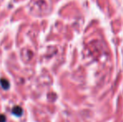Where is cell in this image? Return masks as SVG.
I'll return each instance as SVG.
<instances>
[{
	"label": "cell",
	"mask_w": 123,
	"mask_h": 122,
	"mask_svg": "<svg viewBox=\"0 0 123 122\" xmlns=\"http://www.w3.org/2000/svg\"><path fill=\"white\" fill-rule=\"evenodd\" d=\"M0 84H1V86L4 90H8L9 88V82L7 80H5V79H1L0 80Z\"/></svg>",
	"instance_id": "2"
},
{
	"label": "cell",
	"mask_w": 123,
	"mask_h": 122,
	"mask_svg": "<svg viewBox=\"0 0 123 122\" xmlns=\"http://www.w3.org/2000/svg\"><path fill=\"white\" fill-rule=\"evenodd\" d=\"M0 122H6V116L0 115Z\"/></svg>",
	"instance_id": "3"
},
{
	"label": "cell",
	"mask_w": 123,
	"mask_h": 122,
	"mask_svg": "<svg viewBox=\"0 0 123 122\" xmlns=\"http://www.w3.org/2000/svg\"><path fill=\"white\" fill-rule=\"evenodd\" d=\"M12 113L16 116H21L23 115V109L20 106H14L12 110Z\"/></svg>",
	"instance_id": "1"
}]
</instances>
